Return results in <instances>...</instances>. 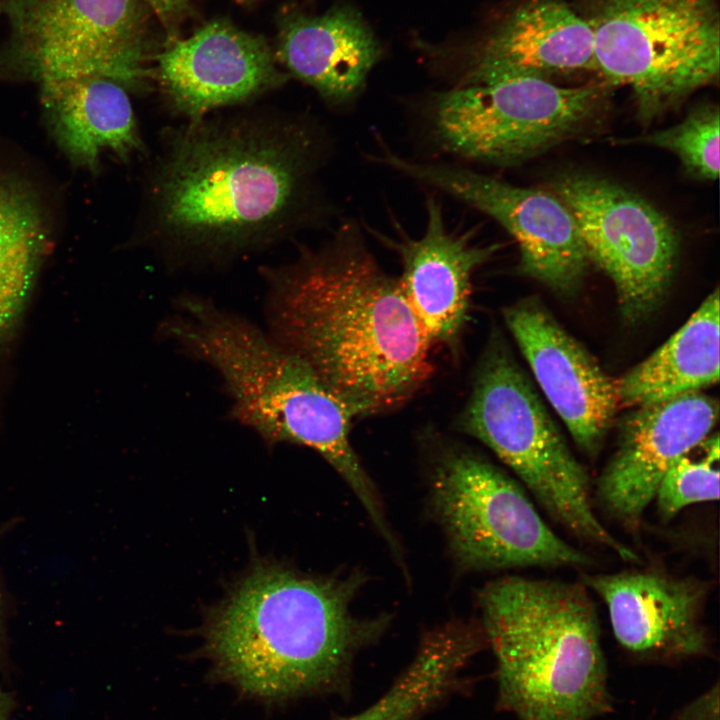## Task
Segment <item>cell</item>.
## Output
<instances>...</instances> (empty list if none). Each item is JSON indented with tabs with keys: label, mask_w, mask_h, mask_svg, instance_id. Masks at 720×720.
<instances>
[{
	"label": "cell",
	"mask_w": 720,
	"mask_h": 720,
	"mask_svg": "<svg viewBox=\"0 0 720 720\" xmlns=\"http://www.w3.org/2000/svg\"><path fill=\"white\" fill-rule=\"evenodd\" d=\"M328 148L304 116L247 111L186 122L150 172L145 239L175 256L215 261L278 243L321 216Z\"/></svg>",
	"instance_id": "obj_1"
},
{
	"label": "cell",
	"mask_w": 720,
	"mask_h": 720,
	"mask_svg": "<svg viewBox=\"0 0 720 720\" xmlns=\"http://www.w3.org/2000/svg\"><path fill=\"white\" fill-rule=\"evenodd\" d=\"M262 274L267 333L357 417L400 405L431 376L432 344L355 221Z\"/></svg>",
	"instance_id": "obj_2"
},
{
	"label": "cell",
	"mask_w": 720,
	"mask_h": 720,
	"mask_svg": "<svg viewBox=\"0 0 720 720\" xmlns=\"http://www.w3.org/2000/svg\"><path fill=\"white\" fill-rule=\"evenodd\" d=\"M364 575L310 576L255 566L209 617L205 649L217 673L244 693L284 700L346 688L355 657L391 617H359Z\"/></svg>",
	"instance_id": "obj_3"
},
{
	"label": "cell",
	"mask_w": 720,
	"mask_h": 720,
	"mask_svg": "<svg viewBox=\"0 0 720 720\" xmlns=\"http://www.w3.org/2000/svg\"><path fill=\"white\" fill-rule=\"evenodd\" d=\"M161 331L217 372L234 419L270 444L315 450L353 490L372 523L385 520L377 489L350 443L356 413L305 362L266 330L197 296L180 298Z\"/></svg>",
	"instance_id": "obj_4"
},
{
	"label": "cell",
	"mask_w": 720,
	"mask_h": 720,
	"mask_svg": "<svg viewBox=\"0 0 720 720\" xmlns=\"http://www.w3.org/2000/svg\"><path fill=\"white\" fill-rule=\"evenodd\" d=\"M478 601L503 710L520 720H592L609 711L598 616L583 584L506 576Z\"/></svg>",
	"instance_id": "obj_5"
},
{
	"label": "cell",
	"mask_w": 720,
	"mask_h": 720,
	"mask_svg": "<svg viewBox=\"0 0 720 720\" xmlns=\"http://www.w3.org/2000/svg\"><path fill=\"white\" fill-rule=\"evenodd\" d=\"M457 426L493 451L546 513L576 538L624 561L638 560L600 521L585 468L497 332L481 357Z\"/></svg>",
	"instance_id": "obj_6"
},
{
	"label": "cell",
	"mask_w": 720,
	"mask_h": 720,
	"mask_svg": "<svg viewBox=\"0 0 720 720\" xmlns=\"http://www.w3.org/2000/svg\"><path fill=\"white\" fill-rule=\"evenodd\" d=\"M596 69L632 90L649 124L719 73L716 0H580Z\"/></svg>",
	"instance_id": "obj_7"
},
{
	"label": "cell",
	"mask_w": 720,
	"mask_h": 720,
	"mask_svg": "<svg viewBox=\"0 0 720 720\" xmlns=\"http://www.w3.org/2000/svg\"><path fill=\"white\" fill-rule=\"evenodd\" d=\"M608 84L562 87L518 76L454 86L432 97L426 119L449 155L511 166L575 136L601 112Z\"/></svg>",
	"instance_id": "obj_8"
},
{
	"label": "cell",
	"mask_w": 720,
	"mask_h": 720,
	"mask_svg": "<svg viewBox=\"0 0 720 720\" xmlns=\"http://www.w3.org/2000/svg\"><path fill=\"white\" fill-rule=\"evenodd\" d=\"M0 11L8 24L1 79L39 84L96 76L134 90L148 76L141 0H1Z\"/></svg>",
	"instance_id": "obj_9"
},
{
	"label": "cell",
	"mask_w": 720,
	"mask_h": 720,
	"mask_svg": "<svg viewBox=\"0 0 720 720\" xmlns=\"http://www.w3.org/2000/svg\"><path fill=\"white\" fill-rule=\"evenodd\" d=\"M430 502L455 560L465 569L593 564L551 529L518 482L470 450L448 448L439 455Z\"/></svg>",
	"instance_id": "obj_10"
},
{
	"label": "cell",
	"mask_w": 720,
	"mask_h": 720,
	"mask_svg": "<svg viewBox=\"0 0 720 720\" xmlns=\"http://www.w3.org/2000/svg\"><path fill=\"white\" fill-rule=\"evenodd\" d=\"M571 212L590 263L612 281L630 323L663 302L677 265L679 237L664 214L621 184L586 171H567L548 188Z\"/></svg>",
	"instance_id": "obj_11"
},
{
	"label": "cell",
	"mask_w": 720,
	"mask_h": 720,
	"mask_svg": "<svg viewBox=\"0 0 720 720\" xmlns=\"http://www.w3.org/2000/svg\"><path fill=\"white\" fill-rule=\"evenodd\" d=\"M368 158L498 222L518 243V271L560 296L579 290L590 261L577 224L549 189L519 187L472 169L403 157L382 140Z\"/></svg>",
	"instance_id": "obj_12"
},
{
	"label": "cell",
	"mask_w": 720,
	"mask_h": 720,
	"mask_svg": "<svg viewBox=\"0 0 720 720\" xmlns=\"http://www.w3.org/2000/svg\"><path fill=\"white\" fill-rule=\"evenodd\" d=\"M156 72L170 107L186 122L246 103L289 77L263 37L224 19L169 42L156 56Z\"/></svg>",
	"instance_id": "obj_13"
},
{
	"label": "cell",
	"mask_w": 720,
	"mask_h": 720,
	"mask_svg": "<svg viewBox=\"0 0 720 720\" xmlns=\"http://www.w3.org/2000/svg\"><path fill=\"white\" fill-rule=\"evenodd\" d=\"M503 316L535 380L578 447L598 454L620 405L617 379L536 297L506 307Z\"/></svg>",
	"instance_id": "obj_14"
},
{
	"label": "cell",
	"mask_w": 720,
	"mask_h": 720,
	"mask_svg": "<svg viewBox=\"0 0 720 720\" xmlns=\"http://www.w3.org/2000/svg\"><path fill=\"white\" fill-rule=\"evenodd\" d=\"M620 424L618 443L596 485V499L631 529L670 466L708 436L718 419V402L700 391L636 407Z\"/></svg>",
	"instance_id": "obj_15"
},
{
	"label": "cell",
	"mask_w": 720,
	"mask_h": 720,
	"mask_svg": "<svg viewBox=\"0 0 720 720\" xmlns=\"http://www.w3.org/2000/svg\"><path fill=\"white\" fill-rule=\"evenodd\" d=\"M582 584L602 599L615 638L630 652L670 659L708 653L706 581L644 569L585 573Z\"/></svg>",
	"instance_id": "obj_16"
},
{
	"label": "cell",
	"mask_w": 720,
	"mask_h": 720,
	"mask_svg": "<svg viewBox=\"0 0 720 720\" xmlns=\"http://www.w3.org/2000/svg\"><path fill=\"white\" fill-rule=\"evenodd\" d=\"M425 208L420 237L380 239L401 259L403 293L431 344L453 345L466 321L472 275L499 245L473 244L466 235L450 232L434 196L427 197Z\"/></svg>",
	"instance_id": "obj_17"
},
{
	"label": "cell",
	"mask_w": 720,
	"mask_h": 720,
	"mask_svg": "<svg viewBox=\"0 0 720 720\" xmlns=\"http://www.w3.org/2000/svg\"><path fill=\"white\" fill-rule=\"evenodd\" d=\"M597 71L592 31L561 0H527L474 48L456 86Z\"/></svg>",
	"instance_id": "obj_18"
},
{
	"label": "cell",
	"mask_w": 720,
	"mask_h": 720,
	"mask_svg": "<svg viewBox=\"0 0 720 720\" xmlns=\"http://www.w3.org/2000/svg\"><path fill=\"white\" fill-rule=\"evenodd\" d=\"M275 57L333 108L351 105L381 56L373 32L353 8L321 15L294 12L281 21Z\"/></svg>",
	"instance_id": "obj_19"
},
{
	"label": "cell",
	"mask_w": 720,
	"mask_h": 720,
	"mask_svg": "<svg viewBox=\"0 0 720 720\" xmlns=\"http://www.w3.org/2000/svg\"><path fill=\"white\" fill-rule=\"evenodd\" d=\"M39 86L48 129L74 165L96 172L104 152L128 160L143 150L130 98L119 83L83 76L45 80Z\"/></svg>",
	"instance_id": "obj_20"
},
{
	"label": "cell",
	"mask_w": 720,
	"mask_h": 720,
	"mask_svg": "<svg viewBox=\"0 0 720 720\" xmlns=\"http://www.w3.org/2000/svg\"><path fill=\"white\" fill-rule=\"evenodd\" d=\"M486 646L481 624L455 620L426 632L390 688L364 710L339 720H419L461 687L465 667Z\"/></svg>",
	"instance_id": "obj_21"
},
{
	"label": "cell",
	"mask_w": 720,
	"mask_h": 720,
	"mask_svg": "<svg viewBox=\"0 0 720 720\" xmlns=\"http://www.w3.org/2000/svg\"><path fill=\"white\" fill-rule=\"evenodd\" d=\"M719 379V290L655 352L617 379L619 402L643 406L698 392Z\"/></svg>",
	"instance_id": "obj_22"
},
{
	"label": "cell",
	"mask_w": 720,
	"mask_h": 720,
	"mask_svg": "<svg viewBox=\"0 0 720 720\" xmlns=\"http://www.w3.org/2000/svg\"><path fill=\"white\" fill-rule=\"evenodd\" d=\"M47 202L32 178L0 163V340L16 326L52 244Z\"/></svg>",
	"instance_id": "obj_23"
},
{
	"label": "cell",
	"mask_w": 720,
	"mask_h": 720,
	"mask_svg": "<svg viewBox=\"0 0 720 720\" xmlns=\"http://www.w3.org/2000/svg\"><path fill=\"white\" fill-rule=\"evenodd\" d=\"M719 450L718 434H709L666 471L653 499L663 521L689 505L719 499Z\"/></svg>",
	"instance_id": "obj_24"
},
{
	"label": "cell",
	"mask_w": 720,
	"mask_h": 720,
	"mask_svg": "<svg viewBox=\"0 0 720 720\" xmlns=\"http://www.w3.org/2000/svg\"><path fill=\"white\" fill-rule=\"evenodd\" d=\"M719 122L718 106L705 104L677 125L634 141L669 150L677 155L689 174L714 180L719 174Z\"/></svg>",
	"instance_id": "obj_25"
},
{
	"label": "cell",
	"mask_w": 720,
	"mask_h": 720,
	"mask_svg": "<svg viewBox=\"0 0 720 720\" xmlns=\"http://www.w3.org/2000/svg\"><path fill=\"white\" fill-rule=\"evenodd\" d=\"M165 28L169 42L177 39V30L191 10L190 0H141Z\"/></svg>",
	"instance_id": "obj_26"
},
{
	"label": "cell",
	"mask_w": 720,
	"mask_h": 720,
	"mask_svg": "<svg viewBox=\"0 0 720 720\" xmlns=\"http://www.w3.org/2000/svg\"><path fill=\"white\" fill-rule=\"evenodd\" d=\"M674 720H719V684L695 698L678 712Z\"/></svg>",
	"instance_id": "obj_27"
},
{
	"label": "cell",
	"mask_w": 720,
	"mask_h": 720,
	"mask_svg": "<svg viewBox=\"0 0 720 720\" xmlns=\"http://www.w3.org/2000/svg\"><path fill=\"white\" fill-rule=\"evenodd\" d=\"M14 708L13 697L0 689V720H11Z\"/></svg>",
	"instance_id": "obj_28"
},
{
	"label": "cell",
	"mask_w": 720,
	"mask_h": 720,
	"mask_svg": "<svg viewBox=\"0 0 720 720\" xmlns=\"http://www.w3.org/2000/svg\"><path fill=\"white\" fill-rule=\"evenodd\" d=\"M2 641V625H1V612H0V643Z\"/></svg>",
	"instance_id": "obj_29"
},
{
	"label": "cell",
	"mask_w": 720,
	"mask_h": 720,
	"mask_svg": "<svg viewBox=\"0 0 720 720\" xmlns=\"http://www.w3.org/2000/svg\"><path fill=\"white\" fill-rule=\"evenodd\" d=\"M236 1H238L239 3H250L253 0H236Z\"/></svg>",
	"instance_id": "obj_30"
},
{
	"label": "cell",
	"mask_w": 720,
	"mask_h": 720,
	"mask_svg": "<svg viewBox=\"0 0 720 720\" xmlns=\"http://www.w3.org/2000/svg\"><path fill=\"white\" fill-rule=\"evenodd\" d=\"M0 5H1V0H0Z\"/></svg>",
	"instance_id": "obj_31"
}]
</instances>
